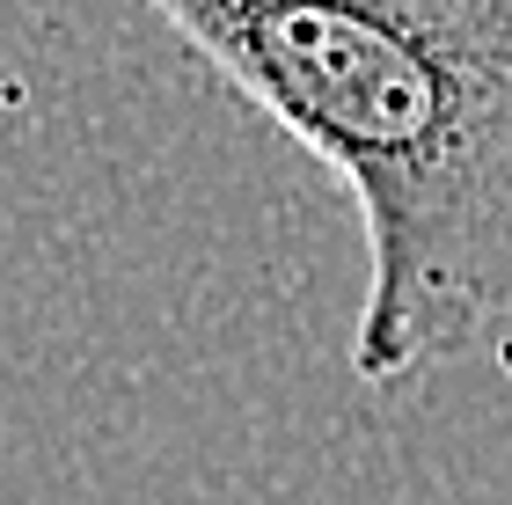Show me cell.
I'll return each mask as SVG.
<instances>
[{"label": "cell", "mask_w": 512, "mask_h": 505, "mask_svg": "<svg viewBox=\"0 0 512 505\" xmlns=\"http://www.w3.org/2000/svg\"><path fill=\"white\" fill-rule=\"evenodd\" d=\"M359 205V381L512 323V0H147Z\"/></svg>", "instance_id": "6da1fadb"}]
</instances>
